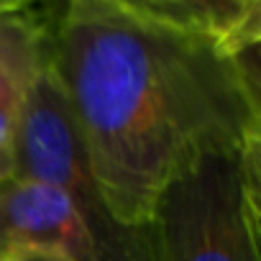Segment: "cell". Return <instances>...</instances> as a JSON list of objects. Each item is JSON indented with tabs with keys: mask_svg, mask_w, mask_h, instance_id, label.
I'll list each match as a JSON object with an SVG mask.
<instances>
[{
	"mask_svg": "<svg viewBox=\"0 0 261 261\" xmlns=\"http://www.w3.org/2000/svg\"><path fill=\"white\" fill-rule=\"evenodd\" d=\"M49 67L110 218L144 230L164 190L213 156L261 144L258 51L230 54L154 0L51 11Z\"/></svg>",
	"mask_w": 261,
	"mask_h": 261,
	"instance_id": "obj_1",
	"label": "cell"
},
{
	"mask_svg": "<svg viewBox=\"0 0 261 261\" xmlns=\"http://www.w3.org/2000/svg\"><path fill=\"white\" fill-rule=\"evenodd\" d=\"M146 233L151 261H261V144L172 182Z\"/></svg>",
	"mask_w": 261,
	"mask_h": 261,
	"instance_id": "obj_2",
	"label": "cell"
},
{
	"mask_svg": "<svg viewBox=\"0 0 261 261\" xmlns=\"http://www.w3.org/2000/svg\"><path fill=\"white\" fill-rule=\"evenodd\" d=\"M13 179L62 190L92 230L102 261H151L146 228L128 230L110 218L49 59L23 102L16 130Z\"/></svg>",
	"mask_w": 261,
	"mask_h": 261,
	"instance_id": "obj_3",
	"label": "cell"
},
{
	"mask_svg": "<svg viewBox=\"0 0 261 261\" xmlns=\"http://www.w3.org/2000/svg\"><path fill=\"white\" fill-rule=\"evenodd\" d=\"M31 248L64 251L77 261H102L92 230L62 190L11 179L0 187V256Z\"/></svg>",
	"mask_w": 261,
	"mask_h": 261,
	"instance_id": "obj_4",
	"label": "cell"
},
{
	"mask_svg": "<svg viewBox=\"0 0 261 261\" xmlns=\"http://www.w3.org/2000/svg\"><path fill=\"white\" fill-rule=\"evenodd\" d=\"M51 8L0 0V187L13 179L16 130L23 102L49 59Z\"/></svg>",
	"mask_w": 261,
	"mask_h": 261,
	"instance_id": "obj_5",
	"label": "cell"
},
{
	"mask_svg": "<svg viewBox=\"0 0 261 261\" xmlns=\"http://www.w3.org/2000/svg\"><path fill=\"white\" fill-rule=\"evenodd\" d=\"M154 6L230 54H256L261 46L258 0H154Z\"/></svg>",
	"mask_w": 261,
	"mask_h": 261,
	"instance_id": "obj_6",
	"label": "cell"
},
{
	"mask_svg": "<svg viewBox=\"0 0 261 261\" xmlns=\"http://www.w3.org/2000/svg\"><path fill=\"white\" fill-rule=\"evenodd\" d=\"M3 261H77L74 256L64 253V251H41V248H31V251H16L8 256H0Z\"/></svg>",
	"mask_w": 261,
	"mask_h": 261,
	"instance_id": "obj_7",
	"label": "cell"
},
{
	"mask_svg": "<svg viewBox=\"0 0 261 261\" xmlns=\"http://www.w3.org/2000/svg\"><path fill=\"white\" fill-rule=\"evenodd\" d=\"M0 261H3V258H0Z\"/></svg>",
	"mask_w": 261,
	"mask_h": 261,
	"instance_id": "obj_8",
	"label": "cell"
}]
</instances>
